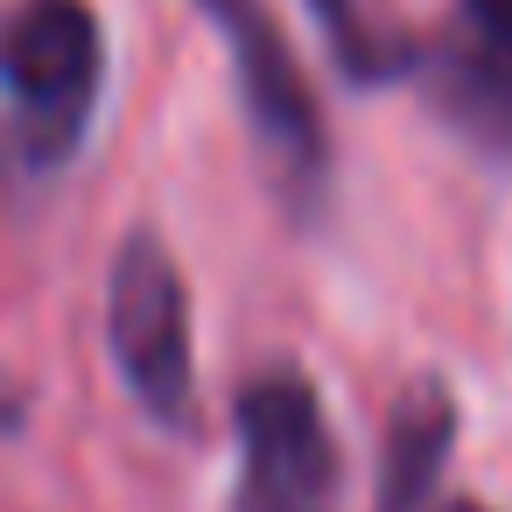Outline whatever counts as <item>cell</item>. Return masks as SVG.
I'll return each instance as SVG.
<instances>
[{
	"label": "cell",
	"mask_w": 512,
	"mask_h": 512,
	"mask_svg": "<svg viewBox=\"0 0 512 512\" xmlns=\"http://www.w3.org/2000/svg\"><path fill=\"white\" fill-rule=\"evenodd\" d=\"M106 92V29L92 0H15L0 22V148L22 176L78 155Z\"/></svg>",
	"instance_id": "obj_1"
},
{
	"label": "cell",
	"mask_w": 512,
	"mask_h": 512,
	"mask_svg": "<svg viewBox=\"0 0 512 512\" xmlns=\"http://www.w3.org/2000/svg\"><path fill=\"white\" fill-rule=\"evenodd\" d=\"M197 8L225 36L239 106H246L253 148L267 162L281 204L295 218H316L323 197H330V127H323V106L309 99V78L295 64V43L281 29V15L267 0H197Z\"/></svg>",
	"instance_id": "obj_2"
},
{
	"label": "cell",
	"mask_w": 512,
	"mask_h": 512,
	"mask_svg": "<svg viewBox=\"0 0 512 512\" xmlns=\"http://www.w3.org/2000/svg\"><path fill=\"white\" fill-rule=\"evenodd\" d=\"M239 428V484L232 512H337V435L316 386L295 365H267L232 400Z\"/></svg>",
	"instance_id": "obj_3"
},
{
	"label": "cell",
	"mask_w": 512,
	"mask_h": 512,
	"mask_svg": "<svg viewBox=\"0 0 512 512\" xmlns=\"http://www.w3.org/2000/svg\"><path fill=\"white\" fill-rule=\"evenodd\" d=\"M106 337L127 393L141 400L148 421L190 428L197 414V365H190V288L183 267L155 232H134L113 253V288H106Z\"/></svg>",
	"instance_id": "obj_4"
},
{
	"label": "cell",
	"mask_w": 512,
	"mask_h": 512,
	"mask_svg": "<svg viewBox=\"0 0 512 512\" xmlns=\"http://www.w3.org/2000/svg\"><path fill=\"white\" fill-rule=\"evenodd\" d=\"M428 106L477 155L512 162V0H449L442 29L407 57Z\"/></svg>",
	"instance_id": "obj_5"
},
{
	"label": "cell",
	"mask_w": 512,
	"mask_h": 512,
	"mask_svg": "<svg viewBox=\"0 0 512 512\" xmlns=\"http://www.w3.org/2000/svg\"><path fill=\"white\" fill-rule=\"evenodd\" d=\"M456 449V400L442 379H414L393 400L386 449H379V512H428L442 463Z\"/></svg>",
	"instance_id": "obj_6"
},
{
	"label": "cell",
	"mask_w": 512,
	"mask_h": 512,
	"mask_svg": "<svg viewBox=\"0 0 512 512\" xmlns=\"http://www.w3.org/2000/svg\"><path fill=\"white\" fill-rule=\"evenodd\" d=\"M309 15H316V29L330 36L337 64H344L351 78H365V85L400 78L407 57H414V43H400V36L386 29V15L372 8V0H309Z\"/></svg>",
	"instance_id": "obj_7"
},
{
	"label": "cell",
	"mask_w": 512,
	"mask_h": 512,
	"mask_svg": "<svg viewBox=\"0 0 512 512\" xmlns=\"http://www.w3.org/2000/svg\"><path fill=\"white\" fill-rule=\"evenodd\" d=\"M428 512H491V505H477V498H456V505H428Z\"/></svg>",
	"instance_id": "obj_8"
}]
</instances>
